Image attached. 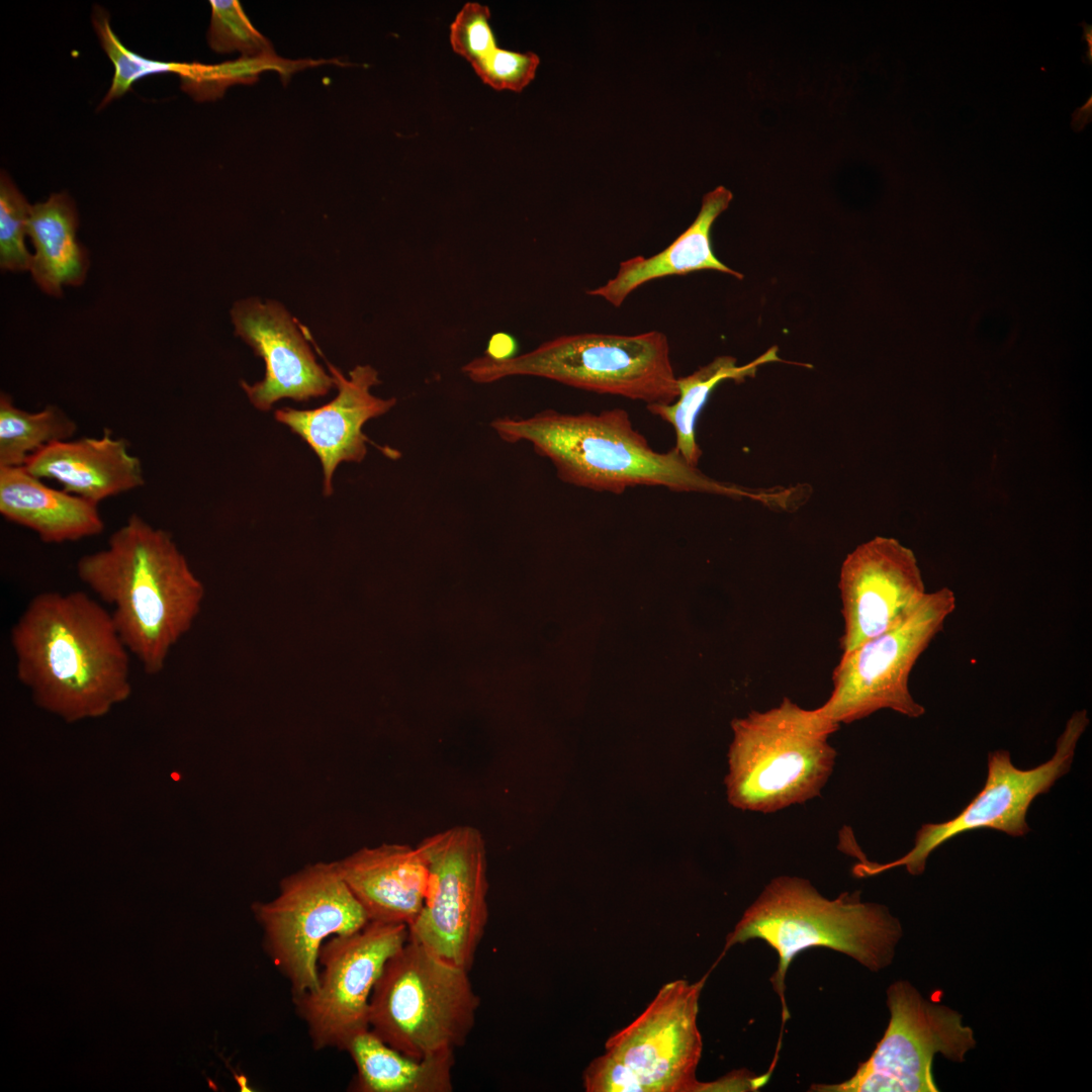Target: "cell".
Here are the masks:
<instances>
[{
    "label": "cell",
    "mask_w": 1092,
    "mask_h": 1092,
    "mask_svg": "<svg viewBox=\"0 0 1092 1092\" xmlns=\"http://www.w3.org/2000/svg\"><path fill=\"white\" fill-rule=\"evenodd\" d=\"M732 198V192L722 185L709 191L695 220L668 247L650 257L635 256L621 262L614 278L586 293L619 307L634 290L661 277L715 270L743 279L715 256L711 244L712 225Z\"/></svg>",
    "instance_id": "cell-21"
},
{
    "label": "cell",
    "mask_w": 1092,
    "mask_h": 1092,
    "mask_svg": "<svg viewBox=\"0 0 1092 1092\" xmlns=\"http://www.w3.org/2000/svg\"><path fill=\"white\" fill-rule=\"evenodd\" d=\"M469 972L407 939L373 988L369 1029L417 1060L455 1053L466 1043L480 1005Z\"/></svg>",
    "instance_id": "cell-7"
},
{
    "label": "cell",
    "mask_w": 1092,
    "mask_h": 1092,
    "mask_svg": "<svg viewBox=\"0 0 1092 1092\" xmlns=\"http://www.w3.org/2000/svg\"><path fill=\"white\" fill-rule=\"evenodd\" d=\"M539 64L540 58L535 53H518L496 47L471 66L493 89L521 92L535 78Z\"/></svg>",
    "instance_id": "cell-30"
},
{
    "label": "cell",
    "mask_w": 1092,
    "mask_h": 1092,
    "mask_svg": "<svg viewBox=\"0 0 1092 1092\" xmlns=\"http://www.w3.org/2000/svg\"><path fill=\"white\" fill-rule=\"evenodd\" d=\"M326 63V60H286L272 52L241 57L236 61L213 66L196 64L194 73L183 79V84L197 99H213L220 96L229 86L255 83L264 71H276L287 81L297 71Z\"/></svg>",
    "instance_id": "cell-26"
},
{
    "label": "cell",
    "mask_w": 1092,
    "mask_h": 1092,
    "mask_svg": "<svg viewBox=\"0 0 1092 1092\" xmlns=\"http://www.w3.org/2000/svg\"><path fill=\"white\" fill-rule=\"evenodd\" d=\"M461 370L476 383L535 376L646 405L670 403L678 395L669 343L658 331L560 336L506 360L474 358Z\"/></svg>",
    "instance_id": "cell-6"
},
{
    "label": "cell",
    "mask_w": 1092,
    "mask_h": 1092,
    "mask_svg": "<svg viewBox=\"0 0 1092 1092\" xmlns=\"http://www.w3.org/2000/svg\"><path fill=\"white\" fill-rule=\"evenodd\" d=\"M79 579L111 607L126 648L154 675L190 630L204 595L172 535L133 514L105 548L77 562Z\"/></svg>",
    "instance_id": "cell-2"
},
{
    "label": "cell",
    "mask_w": 1092,
    "mask_h": 1092,
    "mask_svg": "<svg viewBox=\"0 0 1092 1092\" xmlns=\"http://www.w3.org/2000/svg\"><path fill=\"white\" fill-rule=\"evenodd\" d=\"M31 205L11 178L0 176V266L4 271H29L32 254L25 237Z\"/></svg>",
    "instance_id": "cell-28"
},
{
    "label": "cell",
    "mask_w": 1092,
    "mask_h": 1092,
    "mask_svg": "<svg viewBox=\"0 0 1092 1092\" xmlns=\"http://www.w3.org/2000/svg\"><path fill=\"white\" fill-rule=\"evenodd\" d=\"M706 977L663 985L645 1010L611 1035L583 1072L587 1092H696L702 1055L697 1024Z\"/></svg>",
    "instance_id": "cell-8"
},
{
    "label": "cell",
    "mask_w": 1092,
    "mask_h": 1092,
    "mask_svg": "<svg viewBox=\"0 0 1092 1092\" xmlns=\"http://www.w3.org/2000/svg\"><path fill=\"white\" fill-rule=\"evenodd\" d=\"M956 607L952 589L927 592L890 629L842 653L832 673L830 697L817 711L838 725L882 709L914 719L924 715L925 708L910 693V673Z\"/></svg>",
    "instance_id": "cell-9"
},
{
    "label": "cell",
    "mask_w": 1092,
    "mask_h": 1092,
    "mask_svg": "<svg viewBox=\"0 0 1092 1092\" xmlns=\"http://www.w3.org/2000/svg\"><path fill=\"white\" fill-rule=\"evenodd\" d=\"M489 18L487 6L468 2L450 25L449 38L453 51L471 65L496 48Z\"/></svg>",
    "instance_id": "cell-31"
},
{
    "label": "cell",
    "mask_w": 1092,
    "mask_h": 1092,
    "mask_svg": "<svg viewBox=\"0 0 1092 1092\" xmlns=\"http://www.w3.org/2000/svg\"><path fill=\"white\" fill-rule=\"evenodd\" d=\"M838 728L789 698L734 720L725 780L729 803L769 813L818 796L833 770L836 751L828 739Z\"/></svg>",
    "instance_id": "cell-5"
},
{
    "label": "cell",
    "mask_w": 1092,
    "mask_h": 1092,
    "mask_svg": "<svg viewBox=\"0 0 1092 1092\" xmlns=\"http://www.w3.org/2000/svg\"><path fill=\"white\" fill-rule=\"evenodd\" d=\"M335 862L369 921L408 926L420 913L429 871L417 846L363 847Z\"/></svg>",
    "instance_id": "cell-18"
},
{
    "label": "cell",
    "mask_w": 1092,
    "mask_h": 1092,
    "mask_svg": "<svg viewBox=\"0 0 1092 1092\" xmlns=\"http://www.w3.org/2000/svg\"><path fill=\"white\" fill-rule=\"evenodd\" d=\"M356 1075L353 1092H452L455 1053L417 1060L393 1049L364 1030L348 1042Z\"/></svg>",
    "instance_id": "cell-23"
},
{
    "label": "cell",
    "mask_w": 1092,
    "mask_h": 1092,
    "mask_svg": "<svg viewBox=\"0 0 1092 1092\" xmlns=\"http://www.w3.org/2000/svg\"><path fill=\"white\" fill-rule=\"evenodd\" d=\"M265 953L288 982L292 997L317 985V957L332 936L364 927L368 917L336 862H315L286 876L275 898L254 902Z\"/></svg>",
    "instance_id": "cell-10"
},
{
    "label": "cell",
    "mask_w": 1092,
    "mask_h": 1092,
    "mask_svg": "<svg viewBox=\"0 0 1092 1092\" xmlns=\"http://www.w3.org/2000/svg\"><path fill=\"white\" fill-rule=\"evenodd\" d=\"M490 426L507 443L531 444L553 463L563 482L594 491L620 494L635 486H661L758 500L765 496L709 477L674 447L654 450L623 408L574 415L545 410L528 418H498Z\"/></svg>",
    "instance_id": "cell-3"
},
{
    "label": "cell",
    "mask_w": 1092,
    "mask_h": 1092,
    "mask_svg": "<svg viewBox=\"0 0 1092 1092\" xmlns=\"http://www.w3.org/2000/svg\"><path fill=\"white\" fill-rule=\"evenodd\" d=\"M901 937L900 921L884 905L863 902L859 892L830 900L808 880L782 876L771 880L744 912L727 935L724 951L754 938L777 951L779 965L770 982L781 996L785 1022L786 974L799 952L824 946L878 972L892 963Z\"/></svg>",
    "instance_id": "cell-4"
},
{
    "label": "cell",
    "mask_w": 1092,
    "mask_h": 1092,
    "mask_svg": "<svg viewBox=\"0 0 1092 1092\" xmlns=\"http://www.w3.org/2000/svg\"><path fill=\"white\" fill-rule=\"evenodd\" d=\"M1092 116V97L1090 96L1086 103L1077 108L1072 116V127L1075 131H1081L1088 122L1091 121Z\"/></svg>",
    "instance_id": "cell-34"
},
{
    "label": "cell",
    "mask_w": 1092,
    "mask_h": 1092,
    "mask_svg": "<svg viewBox=\"0 0 1092 1092\" xmlns=\"http://www.w3.org/2000/svg\"><path fill=\"white\" fill-rule=\"evenodd\" d=\"M889 1025L872 1056L854 1075L838 1084H817L818 1092H936L932 1062L936 1054L964 1062L976 1045L973 1029L957 1011L924 999L908 982L887 990Z\"/></svg>",
    "instance_id": "cell-13"
},
{
    "label": "cell",
    "mask_w": 1092,
    "mask_h": 1092,
    "mask_svg": "<svg viewBox=\"0 0 1092 1092\" xmlns=\"http://www.w3.org/2000/svg\"><path fill=\"white\" fill-rule=\"evenodd\" d=\"M76 423L57 405L27 412L14 405L7 393L0 396V467L23 466L39 449L69 440Z\"/></svg>",
    "instance_id": "cell-25"
},
{
    "label": "cell",
    "mask_w": 1092,
    "mask_h": 1092,
    "mask_svg": "<svg viewBox=\"0 0 1092 1092\" xmlns=\"http://www.w3.org/2000/svg\"><path fill=\"white\" fill-rule=\"evenodd\" d=\"M1088 725L1087 710L1075 711L1057 739L1053 756L1029 769L1015 766L1007 750L990 752L984 787L957 816L923 824L916 832L913 847L902 857L887 863L858 861L852 872L862 878L903 866L909 874L919 876L936 848L965 832L993 829L1012 837L1025 836L1030 831L1026 814L1031 803L1069 772Z\"/></svg>",
    "instance_id": "cell-11"
},
{
    "label": "cell",
    "mask_w": 1092,
    "mask_h": 1092,
    "mask_svg": "<svg viewBox=\"0 0 1092 1092\" xmlns=\"http://www.w3.org/2000/svg\"><path fill=\"white\" fill-rule=\"evenodd\" d=\"M23 466L34 476L55 480L64 490L97 505L145 484L140 458L129 452L125 440L113 438L108 430L100 438L47 445Z\"/></svg>",
    "instance_id": "cell-19"
},
{
    "label": "cell",
    "mask_w": 1092,
    "mask_h": 1092,
    "mask_svg": "<svg viewBox=\"0 0 1092 1092\" xmlns=\"http://www.w3.org/2000/svg\"><path fill=\"white\" fill-rule=\"evenodd\" d=\"M78 214L65 192L31 205L27 237L34 248L29 271L48 295L61 297L63 286H79L87 275L89 255L77 239Z\"/></svg>",
    "instance_id": "cell-22"
},
{
    "label": "cell",
    "mask_w": 1092,
    "mask_h": 1092,
    "mask_svg": "<svg viewBox=\"0 0 1092 1092\" xmlns=\"http://www.w3.org/2000/svg\"><path fill=\"white\" fill-rule=\"evenodd\" d=\"M235 333L266 366L264 379L241 386L251 403L262 412L282 399L307 401L327 395L335 387L333 376L317 363L301 325L279 302L249 297L231 310Z\"/></svg>",
    "instance_id": "cell-16"
},
{
    "label": "cell",
    "mask_w": 1092,
    "mask_h": 1092,
    "mask_svg": "<svg viewBox=\"0 0 1092 1092\" xmlns=\"http://www.w3.org/2000/svg\"><path fill=\"white\" fill-rule=\"evenodd\" d=\"M97 506L46 485L24 466L0 467L1 515L33 531L44 543L75 542L101 534L105 524Z\"/></svg>",
    "instance_id": "cell-20"
},
{
    "label": "cell",
    "mask_w": 1092,
    "mask_h": 1092,
    "mask_svg": "<svg viewBox=\"0 0 1092 1092\" xmlns=\"http://www.w3.org/2000/svg\"><path fill=\"white\" fill-rule=\"evenodd\" d=\"M1081 25L1083 26V30H1084L1083 38L1086 40V43H1087V47H1088V50L1086 52V57H1085L1084 61H1085L1086 64L1091 65V63H1092L1091 62L1092 61V26L1090 24H1087L1086 22H1082Z\"/></svg>",
    "instance_id": "cell-35"
},
{
    "label": "cell",
    "mask_w": 1092,
    "mask_h": 1092,
    "mask_svg": "<svg viewBox=\"0 0 1092 1092\" xmlns=\"http://www.w3.org/2000/svg\"><path fill=\"white\" fill-rule=\"evenodd\" d=\"M207 32L209 47L218 54L239 52L242 57L272 53L271 42L250 22L237 0H211Z\"/></svg>",
    "instance_id": "cell-29"
},
{
    "label": "cell",
    "mask_w": 1092,
    "mask_h": 1092,
    "mask_svg": "<svg viewBox=\"0 0 1092 1092\" xmlns=\"http://www.w3.org/2000/svg\"><path fill=\"white\" fill-rule=\"evenodd\" d=\"M408 939L404 924L369 921L361 929L327 939L317 957V985L292 1001L315 1051H345L369 1029L373 988L389 958Z\"/></svg>",
    "instance_id": "cell-14"
},
{
    "label": "cell",
    "mask_w": 1092,
    "mask_h": 1092,
    "mask_svg": "<svg viewBox=\"0 0 1092 1092\" xmlns=\"http://www.w3.org/2000/svg\"><path fill=\"white\" fill-rule=\"evenodd\" d=\"M764 1078H751L746 1072L731 1073L713 1082H699L697 1092L707 1091H746L759 1087Z\"/></svg>",
    "instance_id": "cell-32"
},
{
    "label": "cell",
    "mask_w": 1092,
    "mask_h": 1092,
    "mask_svg": "<svg viewBox=\"0 0 1092 1092\" xmlns=\"http://www.w3.org/2000/svg\"><path fill=\"white\" fill-rule=\"evenodd\" d=\"M93 25L99 37L100 43L114 66V74L111 86L104 97L101 105L123 95L138 80L154 74L176 73L182 79L190 77L195 68V63H174L147 59L125 48L111 29L108 16L104 12H96L93 16Z\"/></svg>",
    "instance_id": "cell-27"
},
{
    "label": "cell",
    "mask_w": 1092,
    "mask_h": 1092,
    "mask_svg": "<svg viewBox=\"0 0 1092 1092\" xmlns=\"http://www.w3.org/2000/svg\"><path fill=\"white\" fill-rule=\"evenodd\" d=\"M10 643L35 705L68 723L102 717L130 696V652L110 612L84 592L37 594Z\"/></svg>",
    "instance_id": "cell-1"
},
{
    "label": "cell",
    "mask_w": 1092,
    "mask_h": 1092,
    "mask_svg": "<svg viewBox=\"0 0 1092 1092\" xmlns=\"http://www.w3.org/2000/svg\"><path fill=\"white\" fill-rule=\"evenodd\" d=\"M777 353L778 348L771 347L743 366H737L736 359L732 356H718L692 374L677 377L678 395L674 401L646 405L649 413L672 426L675 433L674 448L690 465L697 467L702 456L696 440V424L714 388L724 380L732 379L738 382L746 377H753L762 364L782 362Z\"/></svg>",
    "instance_id": "cell-24"
},
{
    "label": "cell",
    "mask_w": 1092,
    "mask_h": 1092,
    "mask_svg": "<svg viewBox=\"0 0 1092 1092\" xmlns=\"http://www.w3.org/2000/svg\"><path fill=\"white\" fill-rule=\"evenodd\" d=\"M417 847L429 877L423 907L407 926L408 939L470 971L488 921L483 837L472 826H455Z\"/></svg>",
    "instance_id": "cell-12"
},
{
    "label": "cell",
    "mask_w": 1092,
    "mask_h": 1092,
    "mask_svg": "<svg viewBox=\"0 0 1092 1092\" xmlns=\"http://www.w3.org/2000/svg\"><path fill=\"white\" fill-rule=\"evenodd\" d=\"M838 587L843 653L890 629L927 593L913 551L894 538L881 536L846 556Z\"/></svg>",
    "instance_id": "cell-15"
},
{
    "label": "cell",
    "mask_w": 1092,
    "mask_h": 1092,
    "mask_svg": "<svg viewBox=\"0 0 1092 1092\" xmlns=\"http://www.w3.org/2000/svg\"><path fill=\"white\" fill-rule=\"evenodd\" d=\"M337 395L327 404L312 410L283 407L276 410L277 422L300 437L318 457L324 474V494L333 492L332 478L342 462H361L370 440L363 433L371 419L386 414L396 398H381L371 392L380 383L378 371L371 365H357L349 377L327 362Z\"/></svg>",
    "instance_id": "cell-17"
},
{
    "label": "cell",
    "mask_w": 1092,
    "mask_h": 1092,
    "mask_svg": "<svg viewBox=\"0 0 1092 1092\" xmlns=\"http://www.w3.org/2000/svg\"><path fill=\"white\" fill-rule=\"evenodd\" d=\"M516 340L509 334L496 333L489 339L484 355L494 360H506L516 356Z\"/></svg>",
    "instance_id": "cell-33"
}]
</instances>
